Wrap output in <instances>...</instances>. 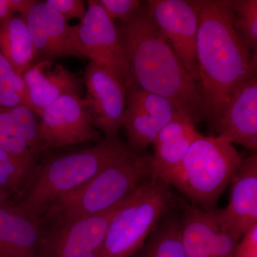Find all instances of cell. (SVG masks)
Here are the masks:
<instances>
[{
	"instance_id": "2e32d148",
	"label": "cell",
	"mask_w": 257,
	"mask_h": 257,
	"mask_svg": "<svg viewBox=\"0 0 257 257\" xmlns=\"http://www.w3.org/2000/svg\"><path fill=\"white\" fill-rule=\"evenodd\" d=\"M28 91L29 107L37 115L64 94H81L78 77L62 64L40 61L23 74Z\"/></svg>"
},
{
	"instance_id": "4fadbf2b",
	"label": "cell",
	"mask_w": 257,
	"mask_h": 257,
	"mask_svg": "<svg viewBox=\"0 0 257 257\" xmlns=\"http://www.w3.org/2000/svg\"><path fill=\"white\" fill-rule=\"evenodd\" d=\"M26 21L36 52V62L64 57L85 60L73 26L46 2L35 1L26 14ZM35 62V63H36Z\"/></svg>"
},
{
	"instance_id": "d4e9b609",
	"label": "cell",
	"mask_w": 257,
	"mask_h": 257,
	"mask_svg": "<svg viewBox=\"0 0 257 257\" xmlns=\"http://www.w3.org/2000/svg\"><path fill=\"white\" fill-rule=\"evenodd\" d=\"M0 149L32 160L36 158L28 145L17 135L10 109L3 107H0Z\"/></svg>"
},
{
	"instance_id": "484cf974",
	"label": "cell",
	"mask_w": 257,
	"mask_h": 257,
	"mask_svg": "<svg viewBox=\"0 0 257 257\" xmlns=\"http://www.w3.org/2000/svg\"><path fill=\"white\" fill-rule=\"evenodd\" d=\"M111 21L126 22L133 18L144 2L139 0H96Z\"/></svg>"
},
{
	"instance_id": "8fae6325",
	"label": "cell",
	"mask_w": 257,
	"mask_h": 257,
	"mask_svg": "<svg viewBox=\"0 0 257 257\" xmlns=\"http://www.w3.org/2000/svg\"><path fill=\"white\" fill-rule=\"evenodd\" d=\"M126 89L122 126L127 136V147L132 151L142 152L152 145L160 130L180 112L163 96L134 85Z\"/></svg>"
},
{
	"instance_id": "ffe728a7",
	"label": "cell",
	"mask_w": 257,
	"mask_h": 257,
	"mask_svg": "<svg viewBox=\"0 0 257 257\" xmlns=\"http://www.w3.org/2000/svg\"><path fill=\"white\" fill-rule=\"evenodd\" d=\"M136 254L137 257H187L181 218L169 214L164 216Z\"/></svg>"
},
{
	"instance_id": "d6986e66",
	"label": "cell",
	"mask_w": 257,
	"mask_h": 257,
	"mask_svg": "<svg viewBox=\"0 0 257 257\" xmlns=\"http://www.w3.org/2000/svg\"><path fill=\"white\" fill-rule=\"evenodd\" d=\"M181 223L186 256L212 257L213 234L216 226L213 209H203L192 204L185 206Z\"/></svg>"
},
{
	"instance_id": "277c9868",
	"label": "cell",
	"mask_w": 257,
	"mask_h": 257,
	"mask_svg": "<svg viewBox=\"0 0 257 257\" xmlns=\"http://www.w3.org/2000/svg\"><path fill=\"white\" fill-rule=\"evenodd\" d=\"M128 150L119 138H104L92 147L51 157L37 169L17 207L40 221L51 204L87 183Z\"/></svg>"
},
{
	"instance_id": "ba28073f",
	"label": "cell",
	"mask_w": 257,
	"mask_h": 257,
	"mask_svg": "<svg viewBox=\"0 0 257 257\" xmlns=\"http://www.w3.org/2000/svg\"><path fill=\"white\" fill-rule=\"evenodd\" d=\"M125 200L100 214L42 229L37 257H98L109 224Z\"/></svg>"
},
{
	"instance_id": "f546056e",
	"label": "cell",
	"mask_w": 257,
	"mask_h": 257,
	"mask_svg": "<svg viewBox=\"0 0 257 257\" xmlns=\"http://www.w3.org/2000/svg\"><path fill=\"white\" fill-rule=\"evenodd\" d=\"M234 257H257V224L250 228L239 240Z\"/></svg>"
},
{
	"instance_id": "5bb4252c",
	"label": "cell",
	"mask_w": 257,
	"mask_h": 257,
	"mask_svg": "<svg viewBox=\"0 0 257 257\" xmlns=\"http://www.w3.org/2000/svg\"><path fill=\"white\" fill-rule=\"evenodd\" d=\"M230 185L229 201L224 209H213L216 223L241 239L257 224V155L243 159Z\"/></svg>"
},
{
	"instance_id": "4dcf8cb0",
	"label": "cell",
	"mask_w": 257,
	"mask_h": 257,
	"mask_svg": "<svg viewBox=\"0 0 257 257\" xmlns=\"http://www.w3.org/2000/svg\"><path fill=\"white\" fill-rule=\"evenodd\" d=\"M35 3V0H0V21L18 13L24 15Z\"/></svg>"
},
{
	"instance_id": "44dd1931",
	"label": "cell",
	"mask_w": 257,
	"mask_h": 257,
	"mask_svg": "<svg viewBox=\"0 0 257 257\" xmlns=\"http://www.w3.org/2000/svg\"><path fill=\"white\" fill-rule=\"evenodd\" d=\"M201 135L197 128H194L189 133L154 144L155 152L151 157L152 177L167 184L171 174L180 165L192 144Z\"/></svg>"
},
{
	"instance_id": "7c38bea8",
	"label": "cell",
	"mask_w": 257,
	"mask_h": 257,
	"mask_svg": "<svg viewBox=\"0 0 257 257\" xmlns=\"http://www.w3.org/2000/svg\"><path fill=\"white\" fill-rule=\"evenodd\" d=\"M87 101L93 126L106 139L118 138L126 108L124 83L109 70L89 62L84 72Z\"/></svg>"
},
{
	"instance_id": "e0dca14e",
	"label": "cell",
	"mask_w": 257,
	"mask_h": 257,
	"mask_svg": "<svg viewBox=\"0 0 257 257\" xmlns=\"http://www.w3.org/2000/svg\"><path fill=\"white\" fill-rule=\"evenodd\" d=\"M40 220L16 205L0 208V257H37Z\"/></svg>"
},
{
	"instance_id": "83f0119b",
	"label": "cell",
	"mask_w": 257,
	"mask_h": 257,
	"mask_svg": "<svg viewBox=\"0 0 257 257\" xmlns=\"http://www.w3.org/2000/svg\"><path fill=\"white\" fill-rule=\"evenodd\" d=\"M0 82L13 88L20 93L28 104V91L23 77L19 74L13 66L0 52Z\"/></svg>"
},
{
	"instance_id": "1f68e13d",
	"label": "cell",
	"mask_w": 257,
	"mask_h": 257,
	"mask_svg": "<svg viewBox=\"0 0 257 257\" xmlns=\"http://www.w3.org/2000/svg\"><path fill=\"white\" fill-rule=\"evenodd\" d=\"M20 105H26L20 93L13 88L0 82V107L11 109Z\"/></svg>"
},
{
	"instance_id": "7a4b0ae2",
	"label": "cell",
	"mask_w": 257,
	"mask_h": 257,
	"mask_svg": "<svg viewBox=\"0 0 257 257\" xmlns=\"http://www.w3.org/2000/svg\"><path fill=\"white\" fill-rule=\"evenodd\" d=\"M116 25L130 65V86L169 99L194 124L204 120L199 83L161 34L146 2L133 18Z\"/></svg>"
},
{
	"instance_id": "4316f807",
	"label": "cell",
	"mask_w": 257,
	"mask_h": 257,
	"mask_svg": "<svg viewBox=\"0 0 257 257\" xmlns=\"http://www.w3.org/2000/svg\"><path fill=\"white\" fill-rule=\"evenodd\" d=\"M239 241L233 235L221 229L216 221L213 234L212 257H234Z\"/></svg>"
},
{
	"instance_id": "cb8c5ba5",
	"label": "cell",
	"mask_w": 257,
	"mask_h": 257,
	"mask_svg": "<svg viewBox=\"0 0 257 257\" xmlns=\"http://www.w3.org/2000/svg\"><path fill=\"white\" fill-rule=\"evenodd\" d=\"M10 114L18 138L28 145L36 157L42 151L37 114L26 105L11 108Z\"/></svg>"
},
{
	"instance_id": "3957f363",
	"label": "cell",
	"mask_w": 257,
	"mask_h": 257,
	"mask_svg": "<svg viewBox=\"0 0 257 257\" xmlns=\"http://www.w3.org/2000/svg\"><path fill=\"white\" fill-rule=\"evenodd\" d=\"M152 177L151 156L128 149L87 183L51 204L40 221L62 224L109 210Z\"/></svg>"
},
{
	"instance_id": "8992f818",
	"label": "cell",
	"mask_w": 257,
	"mask_h": 257,
	"mask_svg": "<svg viewBox=\"0 0 257 257\" xmlns=\"http://www.w3.org/2000/svg\"><path fill=\"white\" fill-rule=\"evenodd\" d=\"M170 186L150 177L125 200L111 221L98 257H131L176 205Z\"/></svg>"
},
{
	"instance_id": "5b68a950",
	"label": "cell",
	"mask_w": 257,
	"mask_h": 257,
	"mask_svg": "<svg viewBox=\"0 0 257 257\" xmlns=\"http://www.w3.org/2000/svg\"><path fill=\"white\" fill-rule=\"evenodd\" d=\"M243 160L227 140L201 135L171 174L167 184L184 194L192 205L214 209Z\"/></svg>"
},
{
	"instance_id": "52a82bcc",
	"label": "cell",
	"mask_w": 257,
	"mask_h": 257,
	"mask_svg": "<svg viewBox=\"0 0 257 257\" xmlns=\"http://www.w3.org/2000/svg\"><path fill=\"white\" fill-rule=\"evenodd\" d=\"M73 28L86 59L114 74L126 89L130 87V65L119 30L96 0L87 2L85 16Z\"/></svg>"
},
{
	"instance_id": "f1b7e54d",
	"label": "cell",
	"mask_w": 257,
	"mask_h": 257,
	"mask_svg": "<svg viewBox=\"0 0 257 257\" xmlns=\"http://www.w3.org/2000/svg\"><path fill=\"white\" fill-rule=\"evenodd\" d=\"M45 2L60 13L67 23L74 18L81 21L87 13L85 2L82 0H46Z\"/></svg>"
},
{
	"instance_id": "9c48e42d",
	"label": "cell",
	"mask_w": 257,
	"mask_h": 257,
	"mask_svg": "<svg viewBox=\"0 0 257 257\" xmlns=\"http://www.w3.org/2000/svg\"><path fill=\"white\" fill-rule=\"evenodd\" d=\"M38 116L42 151L102 140L100 133L93 126L87 101L80 94L61 96Z\"/></svg>"
},
{
	"instance_id": "d6a6232c",
	"label": "cell",
	"mask_w": 257,
	"mask_h": 257,
	"mask_svg": "<svg viewBox=\"0 0 257 257\" xmlns=\"http://www.w3.org/2000/svg\"><path fill=\"white\" fill-rule=\"evenodd\" d=\"M10 197L8 193L0 189V208L12 204L10 202Z\"/></svg>"
},
{
	"instance_id": "9a60e30c",
	"label": "cell",
	"mask_w": 257,
	"mask_h": 257,
	"mask_svg": "<svg viewBox=\"0 0 257 257\" xmlns=\"http://www.w3.org/2000/svg\"><path fill=\"white\" fill-rule=\"evenodd\" d=\"M214 130L216 136L256 152L257 76L235 89Z\"/></svg>"
},
{
	"instance_id": "6da1fadb",
	"label": "cell",
	"mask_w": 257,
	"mask_h": 257,
	"mask_svg": "<svg viewBox=\"0 0 257 257\" xmlns=\"http://www.w3.org/2000/svg\"><path fill=\"white\" fill-rule=\"evenodd\" d=\"M198 74L204 119L215 128L230 96L257 74V53L234 27L231 0H199Z\"/></svg>"
},
{
	"instance_id": "603a6c76",
	"label": "cell",
	"mask_w": 257,
	"mask_h": 257,
	"mask_svg": "<svg viewBox=\"0 0 257 257\" xmlns=\"http://www.w3.org/2000/svg\"><path fill=\"white\" fill-rule=\"evenodd\" d=\"M234 14V27L253 53H257V1H231Z\"/></svg>"
},
{
	"instance_id": "7402d4cb",
	"label": "cell",
	"mask_w": 257,
	"mask_h": 257,
	"mask_svg": "<svg viewBox=\"0 0 257 257\" xmlns=\"http://www.w3.org/2000/svg\"><path fill=\"white\" fill-rule=\"evenodd\" d=\"M35 169V160L0 149V189L10 197L23 194L25 181Z\"/></svg>"
},
{
	"instance_id": "ac0fdd59",
	"label": "cell",
	"mask_w": 257,
	"mask_h": 257,
	"mask_svg": "<svg viewBox=\"0 0 257 257\" xmlns=\"http://www.w3.org/2000/svg\"><path fill=\"white\" fill-rule=\"evenodd\" d=\"M0 52L23 77L36 62L33 42L22 15H13L0 21Z\"/></svg>"
},
{
	"instance_id": "30bf717a",
	"label": "cell",
	"mask_w": 257,
	"mask_h": 257,
	"mask_svg": "<svg viewBox=\"0 0 257 257\" xmlns=\"http://www.w3.org/2000/svg\"><path fill=\"white\" fill-rule=\"evenodd\" d=\"M147 8L161 34L199 83L197 43L199 0H149Z\"/></svg>"
}]
</instances>
